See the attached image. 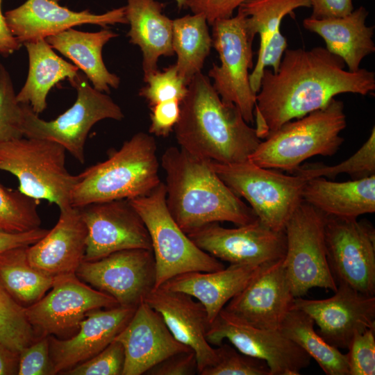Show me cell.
I'll return each instance as SVG.
<instances>
[{"label": "cell", "mask_w": 375, "mask_h": 375, "mask_svg": "<svg viewBox=\"0 0 375 375\" xmlns=\"http://www.w3.org/2000/svg\"><path fill=\"white\" fill-rule=\"evenodd\" d=\"M345 63L326 48L286 49L277 72L265 68L256 97L253 119L260 139L285 123L325 107L336 95H367L375 74L344 69Z\"/></svg>", "instance_id": "6da1fadb"}, {"label": "cell", "mask_w": 375, "mask_h": 375, "mask_svg": "<svg viewBox=\"0 0 375 375\" xmlns=\"http://www.w3.org/2000/svg\"><path fill=\"white\" fill-rule=\"evenodd\" d=\"M174 131L180 148L224 164L247 160L262 141L238 108L224 101L201 72L188 84Z\"/></svg>", "instance_id": "7a4b0ae2"}, {"label": "cell", "mask_w": 375, "mask_h": 375, "mask_svg": "<svg viewBox=\"0 0 375 375\" xmlns=\"http://www.w3.org/2000/svg\"><path fill=\"white\" fill-rule=\"evenodd\" d=\"M160 165L166 176L167 209L187 235L210 223L242 226L258 219L219 177L210 160L170 147L162 153Z\"/></svg>", "instance_id": "3957f363"}, {"label": "cell", "mask_w": 375, "mask_h": 375, "mask_svg": "<svg viewBox=\"0 0 375 375\" xmlns=\"http://www.w3.org/2000/svg\"><path fill=\"white\" fill-rule=\"evenodd\" d=\"M154 138L139 132L108 158L77 175L71 206L131 199L148 195L162 181Z\"/></svg>", "instance_id": "277c9868"}, {"label": "cell", "mask_w": 375, "mask_h": 375, "mask_svg": "<svg viewBox=\"0 0 375 375\" xmlns=\"http://www.w3.org/2000/svg\"><path fill=\"white\" fill-rule=\"evenodd\" d=\"M344 106L332 99L324 108L289 121L261 141L248 160L262 167L293 173L315 156H332L344 142Z\"/></svg>", "instance_id": "5b68a950"}, {"label": "cell", "mask_w": 375, "mask_h": 375, "mask_svg": "<svg viewBox=\"0 0 375 375\" xmlns=\"http://www.w3.org/2000/svg\"><path fill=\"white\" fill-rule=\"evenodd\" d=\"M65 153L56 142L22 137L0 144V169L17 177L23 194L55 203L61 210L72 206L77 181V175L66 168Z\"/></svg>", "instance_id": "8992f818"}, {"label": "cell", "mask_w": 375, "mask_h": 375, "mask_svg": "<svg viewBox=\"0 0 375 375\" xmlns=\"http://www.w3.org/2000/svg\"><path fill=\"white\" fill-rule=\"evenodd\" d=\"M128 200L149 233L156 262L155 288L181 274L225 267L221 260L198 247L174 221L167 207L163 182L148 195Z\"/></svg>", "instance_id": "52a82bcc"}, {"label": "cell", "mask_w": 375, "mask_h": 375, "mask_svg": "<svg viewBox=\"0 0 375 375\" xmlns=\"http://www.w3.org/2000/svg\"><path fill=\"white\" fill-rule=\"evenodd\" d=\"M224 183L250 204L257 218L272 230L284 231L286 223L303 201L307 179L262 167L249 160L231 164L210 160Z\"/></svg>", "instance_id": "ba28073f"}, {"label": "cell", "mask_w": 375, "mask_h": 375, "mask_svg": "<svg viewBox=\"0 0 375 375\" xmlns=\"http://www.w3.org/2000/svg\"><path fill=\"white\" fill-rule=\"evenodd\" d=\"M77 91L73 106L57 118L45 121L31 106L24 104V137L45 139L62 145L79 162L84 163V147L92 127L105 119L122 120L121 108L107 94L90 85L78 74L69 80Z\"/></svg>", "instance_id": "9c48e42d"}, {"label": "cell", "mask_w": 375, "mask_h": 375, "mask_svg": "<svg viewBox=\"0 0 375 375\" xmlns=\"http://www.w3.org/2000/svg\"><path fill=\"white\" fill-rule=\"evenodd\" d=\"M325 217L303 201L285 224L283 264L295 297H303L313 288L337 290L326 256Z\"/></svg>", "instance_id": "30bf717a"}, {"label": "cell", "mask_w": 375, "mask_h": 375, "mask_svg": "<svg viewBox=\"0 0 375 375\" xmlns=\"http://www.w3.org/2000/svg\"><path fill=\"white\" fill-rule=\"evenodd\" d=\"M245 17L238 9L235 16L211 25L212 47L219 54L220 65L213 64L208 76L220 98L235 105L244 120L253 124L256 94L250 85L249 70L253 65V39L247 33Z\"/></svg>", "instance_id": "8fae6325"}, {"label": "cell", "mask_w": 375, "mask_h": 375, "mask_svg": "<svg viewBox=\"0 0 375 375\" xmlns=\"http://www.w3.org/2000/svg\"><path fill=\"white\" fill-rule=\"evenodd\" d=\"M324 238L337 285L375 296V230L371 223L326 215Z\"/></svg>", "instance_id": "7c38bea8"}, {"label": "cell", "mask_w": 375, "mask_h": 375, "mask_svg": "<svg viewBox=\"0 0 375 375\" xmlns=\"http://www.w3.org/2000/svg\"><path fill=\"white\" fill-rule=\"evenodd\" d=\"M117 306L112 297L69 274L55 277L51 290L25 313L38 338H60L76 333L88 312Z\"/></svg>", "instance_id": "4fadbf2b"}, {"label": "cell", "mask_w": 375, "mask_h": 375, "mask_svg": "<svg viewBox=\"0 0 375 375\" xmlns=\"http://www.w3.org/2000/svg\"><path fill=\"white\" fill-rule=\"evenodd\" d=\"M206 339L219 346L227 340L241 353L265 360L270 375H299L311 358L279 329L250 326L224 308L210 324Z\"/></svg>", "instance_id": "5bb4252c"}, {"label": "cell", "mask_w": 375, "mask_h": 375, "mask_svg": "<svg viewBox=\"0 0 375 375\" xmlns=\"http://www.w3.org/2000/svg\"><path fill=\"white\" fill-rule=\"evenodd\" d=\"M76 275L112 297L119 306L137 308L155 288L156 262L151 249H132L94 261H83Z\"/></svg>", "instance_id": "9a60e30c"}, {"label": "cell", "mask_w": 375, "mask_h": 375, "mask_svg": "<svg viewBox=\"0 0 375 375\" xmlns=\"http://www.w3.org/2000/svg\"><path fill=\"white\" fill-rule=\"evenodd\" d=\"M224 228L218 222L208 224L188 234L201 249L230 265H264L284 258L286 236L258 219L249 224Z\"/></svg>", "instance_id": "2e32d148"}, {"label": "cell", "mask_w": 375, "mask_h": 375, "mask_svg": "<svg viewBox=\"0 0 375 375\" xmlns=\"http://www.w3.org/2000/svg\"><path fill=\"white\" fill-rule=\"evenodd\" d=\"M87 227L83 261H94L132 249H151L144 222L128 199L97 202L78 208Z\"/></svg>", "instance_id": "e0dca14e"}, {"label": "cell", "mask_w": 375, "mask_h": 375, "mask_svg": "<svg viewBox=\"0 0 375 375\" xmlns=\"http://www.w3.org/2000/svg\"><path fill=\"white\" fill-rule=\"evenodd\" d=\"M337 285L334 295L327 299L295 297L292 309L307 313L328 344L348 349L355 334L375 327V296L362 294L345 284Z\"/></svg>", "instance_id": "ac0fdd59"}, {"label": "cell", "mask_w": 375, "mask_h": 375, "mask_svg": "<svg viewBox=\"0 0 375 375\" xmlns=\"http://www.w3.org/2000/svg\"><path fill=\"white\" fill-rule=\"evenodd\" d=\"M283 259L264 265L224 309L253 327L279 329L295 298Z\"/></svg>", "instance_id": "d6986e66"}, {"label": "cell", "mask_w": 375, "mask_h": 375, "mask_svg": "<svg viewBox=\"0 0 375 375\" xmlns=\"http://www.w3.org/2000/svg\"><path fill=\"white\" fill-rule=\"evenodd\" d=\"M4 16L10 31L21 44L45 39L85 24L103 27L128 24L125 6L97 15L88 10L72 11L55 0H27L19 7L6 12Z\"/></svg>", "instance_id": "ffe728a7"}, {"label": "cell", "mask_w": 375, "mask_h": 375, "mask_svg": "<svg viewBox=\"0 0 375 375\" xmlns=\"http://www.w3.org/2000/svg\"><path fill=\"white\" fill-rule=\"evenodd\" d=\"M114 340L124 349L122 375L145 374L169 356L192 350L174 337L159 312L144 301Z\"/></svg>", "instance_id": "44dd1931"}, {"label": "cell", "mask_w": 375, "mask_h": 375, "mask_svg": "<svg viewBox=\"0 0 375 375\" xmlns=\"http://www.w3.org/2000/svg\"><path fill=\"white\" fill-rule=\"evenodd\" d=\"M136 308L119 305L93 310L68 339L49 335L52 374H62L103 350L126 326Z\"/></svg>", "instance_id": "7402d4cb"}, {"label": "cell", "mask_w": 375, "mask_h": 375, "mask_svg": "<svg viewBox=\"0 0 375 375\" xmlns=\"http://www.w3.org/2000/svg\"><path fill=\"white\" fill-rule=\"evenodd\" d=\"M144 301L159 312L178 342L194 351L199 374L216 362V349L206 339L210 323L201 303L186 293L162 287L153 288Z\"/></svg>", "instance_id": "603a6c76"}, {"label": "cell", "mask_w": 375, "mask_h": 375, "mask_svg": "<svg viewBox=\"0 0 375 375\" xmlns=\"http://www.w3.org/2000/svg\"><path fill=\"white\" fill-rule=\"evenodd\" d=\"M60 212L54 227L27 247L29 263L52 277L76 274L86 246L88 231L79 209L69 206Z\"/></svg>", "instance_id": "cb8c5ba5"}, {"label": "cell", "mask_w": 375, "mask_h": 375, "mask_svg": "<svg viewBox=\"0 0 375 375\" xmlns=\"http://www.w3.org/2000/svg\"><path fill=\"white\" fill-rule=\"evenodd\" d=\"M264 265H230L217 271L186 272L159 287L186 293L198 300L205 307L211 323Z\"/></svg>", "instance_id": "d4e9b609"}, {"label": "cell", "mask_w": 375, "mask_h": 375, "mask_svg": "<svg viewBox=\"0 0 375 375\" xmlns=\"http://www.w3.org/2000/svg\"><path fill=\"white\" fill-rule=\"evenodd\" d=\"M368 14L364 6H360L340 17L306 18L303 26L319 35L325 42V48L341 58L349 71L356 72L362 59L375 51L374 27L365 24Z\"/></svg>", "instance_id": "484cf974"}, {"label": "cell", "mask_w": 375, "mask_h": 375, "mask_svg": "<svg viewBox=\"0 0 375 375\" xmlns=\"http://www.w3.org/2000/svg\"><path fill=\"white\" fill-rule=\"evenodd\" d=\"M163 8L164 4L157 0H127L125 6L130 24L127 36L142 51L144 78L158 70L160 56L174 54L172 19L162 13Z\"/></svg>", "instance_id": "4316f807"}, {"label": "cell", "mask_w": 375, "mask_h": 375, "mask_svg": "<svg viewBox=\"0 0 375 375\" xmlns=\"http://www.w3.org/2000/svg\"><path fill=\"white\" fill-rule=\"evenodd\" d=\"M302 198L326 215L357 219L375 212V175L344 182L312 178L304 185Z\"/></svg>", "instance_id": "83f0119b"}, {"label": "cell", "mask_w": 375, "mask_h": 375, "mask_svg": "<svg viewBox=\"0 0 375 375\" xmlns=\"http://www.w3.org/2000/svg\"><path fill=\"white\" fill-rule=\"evenodd\" d=\"M118 35L110 30L83 32L65 30L45 38L54 49L70 59L92 82L93 88L101 92L117 88L120 78L106 68L102 58L103 46Z\"/></svg>", "instance_id": "f1b7e54d"}, {"label": "cell", "mask_w": 375, "mask_h": 375, "mask_svg": "<svg viewBox=\"0 0 375 375\" xmlns=\"http://www.w3.org/2000/svg\"><path fill=\"white\" fill-rule=\"evenodd\" d=\"M23 44L28 55V73L16 98L19 103L29 105L39 115L47 108L50 90L60 81L74 78L79 69L58 56L45 39Z\"/></svg>", "instance_id": "f546056e"}, {"label": "cell", "mask_w": 375, "mask_h": 375, "mask_svg": "<svg viewBox=\"0 0 375 375\" xmlns=\"http://www.w3.org/2000/svg\"><path fill=\"white\" fill-rule=\"evenodd\" d=\"M28 247H18L0 253V285L24 308L46 294L55 280V277L40 272L29 263Z\"/></svg>", "instance_id": "4dcf8cb0"}, {"label": "cell", "mask_w": 375, "mask_h": 375, "mask_svg": "<svg viewBox=\"0 0 375 375\" xmlns=\"http://www.w3.org/2000/svg\"><path fill=\"white\" fill-rule=\"evenodd\" d=\"M206 18L202 14L187 15L172 20V48L177 56L178 75L188 85L201 72L212 47Z\"/></svg>", "instance_id": "1f68e13d"}, {"label": "cell", "mask_w": 375, "mask_h": 375, "mask_svg": "<svg viewBox=\"0 0 375 375\" xmlns=\"http://www.w3.org/2000/svg\"><path fill=\"white\" fill-rule=\"evenodd\" d=\"M305 312L291 309L279 330L313 358L326 375H349L347 354L328 344L314 328Z\"/></svg>", "instance_id": "d6a6232c"}, {"label": "cell", "mask_w": 375, "mask_h": 375, "mask_svg": "<svg viewBox=\"0 0 375 375\" xmlns=\"http://www.w3.org/2000/svg\"><path fill=\"white\" fill-rule=\"evenodd\" d=\"M310 8V0H248L238 9L245 15V26L249 36H260L258 57L263 53L273 35L280 30L283 17L299 8Z\"/></svg>", "instance_id": "836d02e7"}, {"label": "cell", "mask_w": 375, "mask_h": 375, "mask_svg": "<svg viewBox=\"0 0 375 375\" xmlns=\"http://www.w3.org/2000/svg\"><path fill=\"white\" fill-rule=\"evenodd\" d=\"M293 174L307 180L315 177L335 178L341 174L350 175L352 180L375 175V128L373 127L367 141L350 158L335 165L310 163L300 166Z\"/></svg>", "instance_id": "e575fe53"}, {"label": "cell", "mask_w": 375, "mask_h": 375, "mask_svg": "<svg viewBox=\"0 0 375 375\" xmlns=\"http://www.w3.org/2000/svg\"><path fill=\"white\" fill-rule=\"evenodd\" d=\"M37 339L25 308L0 285V344L19 353Z\"/></svg>", "instance_id": "d590c367"}, {"label": "cell", "mask_w": 375, "mask_h": 375, "mask_svg": "<svg viewBox=\"0 0 375 375\" xmlns=\"http://www.w3.org/2000/svg\"><path fill=\"white\" fill-rule=\"evenodd\" d=\"M39 200L0 183V228L11 232H25L40 227Z\"/></svg>", "instance_id": "8d00e7d4"}, {"label": "cell", "mask_w": 375, "mask_h": 375, "mask_svg": "<svg viewBox=\"0 0 375 375\" xmlns=\"http://www.w3.org/2000/svg\"><path fill=\"white\" fill-rule=\"evenodd\" d=\"M217 360L200 375H270L267 363L244 354L227 343L215 348Z\"/></svg>", "instance_id": "74e56055"}, {"label": "cell", "mask_w": 375, "mask_h": 375, "mask_svg": "<svg viewBox=\"0 0 375 375\" xmlns=\"http://www.w3.org/2000/svg\"><path fill=\"white\" fill-rule=\"evenodd\" d=\"M10 76L0 65V144L24 137V104L17 101Z\"/></svg>", "instance_id": "f35d334b"}, {"label": "cell", "mask_w": 375, "mask_h": 375, "mask_svg": "<svg viewBox=\"0 0 375 375\" xmlns=\"http://www.w3.org/2000/svg\"><path fill=\"white\" fill-rule=\"evenodd\" d=\"M143 79L147 85L140 90L139 95L149 107L174 99L181 103L188 92V85L178 75L175 64L163 71L158 69Z\"/></svg>", "instance_id": "ab89813d"}, {"label": "cell", "mask_w": 375, "mask_h": 375, "mask_svg": "<svg viewBox=\"0 0 375 375\" xmlns=\"http://www.w3.org/2000/svg\"><path fill=\"white\" fill-rule=\"evenodd\" d=\"M125 354L122 344L113 340L90 359L67 369V375H122Z\"/></svg>", "instance_id": "60d3db41"}, {"label": "cell", "mask_w": 375, "mask_h": 375, "mask_svg": "<svg viewBox=\"0 0 375 375\" xmlns=\"http://www.w3.org/2000/svg\"><path fill=\"white\" fill-rule=\"evenodd\" d=\"M348 349L349 375H374L375 327L355 334Z\"/></svg>", "instance_id": "b9f144b4"}, {"label": "cell", "mask_w": 375, "mask_h": 375, "mask_svg": "<svg viewBox=\"0 0 375 375\" xmlns=\"http://www.w3.org/2000/svg\"><path fill=\"white\" fill-rule=\"evenodd\" d=\"M17 374H52L49 336L38 338L19 352Z\"/></svg>", "instance_id": "7bdbcfd3"}, {"label": "cell", "mask_w": 375, "mask_h": 375, "mask_svg": "<svg viewBox=\"0 0 375 375\" xmlns=\"http://www.w3.org/2000/svg\"><path fill=\"white\" fill-rule=\"evenodd\" d=\"M151 124L149 133L158 137L166 138L174 131L181 111V102L169 100L150 107Z\"/></svg>", "instance_id": "ee69618b"}, {"label": "cell", "mask_w": 375, "mask_h": 375, "mask_svg": "<svg viewBox=\"0 0 375 375\" xmlns=\"http://www.w3.org/2000/svg\"><path fill=\"white\" fill-rule=\"evenodd\" d=\"M198 374L197 356L193 350L169 356L149 369L148 375H194Z\"/></svg>", "instance_id": "f6af8a7d"}, {"label": "cell", "mask_w": 375, "mask_h": 375, "mask_svg": "<svg viewBox=\"0 0 375 375\" xmlns=\"http://www.w3.org/2000/svg\"><path fill=\"white\" fill-rule=\"evenodd\" d=\"M248 0H188L186 8L194 14H202L210 26L217 20L233 16L236 8Z\"/></svg>", "instance_id": "bcb514c9"}, {"label": "cell", "mask_w": 375, "mask_h": 375, "mask_svg": "<svg viewBox=\"0 0 375 375\" xmlns=\"http://www.w3.org/2000/svg\"><path fill=\"white\" fill-rule=\"evenodd\" d=\"M48 231L40 227L25 232H11L0 228V253L12 248L32 245Z\"/></svg>", "instance_id": "7dc6e473"}, {"label": "cell", "mask_w": 375, "mask_h": 375, "mask_svg": "<svg viewBox=\"0 0 375 375\" xmlns=\"http://www.w3.org/2000/svg\"><path fill=\"white\" fill-rule=\"evenodd\" d=\"M315 19L340 17L351 13L354 8L352 0H310Z\"/></svg>", "instance_id": "c3c4849f"}, {"label": "cell", "mask_w": 375, "mask_h": 375, "mask_svg": "<svg viewBox=\"0 0 375 375\" xmlns=\"http://www.w3.org/2000/svg\"><path fill=\"white\" fill-rule=\"evenodd\" d=\"M2 0H0V54L8 56L18 50L22 44L10 31L4 15L1 11Z\"/></svg>", "instance_id": "681fc988"}, {"label": "cell", "mask_w": 375, "mask_h": 375, "mask_svg": "<svg viewBox=\"0 0 375 375\" xmlns=\"http://www.w3.org/2000/svg\"><path fill=\"white\" fill-rule=\"evenodd\" d=\"M19 353L0 344V375L17 374Z\"/></svg>", "instance_id": "f907efd6"}, {"label": "cell", "mask_w": 375, "mask_h": 375, "mask_svg": "<svg viewBox=\"0 0 375 375\" xmlns=\"http://www.w3.org/2000/svg\"><path fill=\"white\" fill-rule=\"evenodd\" d=\"M178 9H183L186 8V3L188 0H175Z\"/></svg>", "instance_id": "816d5d0a"}]
</instances>
